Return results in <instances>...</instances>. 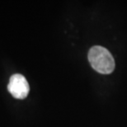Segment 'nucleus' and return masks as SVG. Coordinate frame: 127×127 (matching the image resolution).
<instances>
[{
    "mask_svg": "<svg viewBox=\"0 0 127 127\" xmlns=\"http://www.w3.org/2000/svg\"><path fill=\"white\" fill-rule=\"evenodd\" d=\"M88 60L91 66L96 72L109 74L115 68V60L108 50L100 45H96L88 52Z\"/></svg>",
    "mask_w": 127,
    "mask_h": 127,
    "instance_id": "1",
    "label": "nucleus"
},
{
    "mask_svg": "<svg viewBox=\"0 0 127 127\" xmlns=\"http://www.w3.org/2000/svg\"><path fill=\"white\" fill-rule=\"evenodd\" d=\"M7 89L15 98L23 99L28 95L30 87L26 78L23 75L17 73L10 78Z\"/></svg>",
    "mask_w": 127,
    "mask_h": 127,
    "instance_id": "2",
    "label": "nucleus"
}]
</instances>
